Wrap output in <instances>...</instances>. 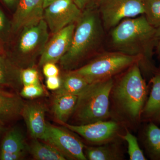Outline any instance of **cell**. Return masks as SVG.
Segmentation results:
<instances>
[{
  "instance_id": "12",
  "label": "cell",
  "mask_w": 160,
  "mask_h": 160,
  "mask_svg": "<svg viewBox=\"0 0 160 160\" xmlns=\"http://www.w3.org/2000/svg\"><path fill=\"white\" fill-rule=\"evenodd\" d=\"M44 0H19L11 22V33L35 25L43 19Z\"/></svg>"
},
{
  "instance_id": "2",
  "label": "cell",
  "mask_w": 160,
  "mask_h": 160,
  "mask_svg": "<svg viewBox=\"0 0 160 160\" xmlns=\"http://www.w3.org/2000/svg\"><path fill=\"white\" fill-rule=\"evenodd\" d=\"M106 32L98 7L82 11L76 23L70 48L60 60L62 69H78L102 52Z\"/></svg>"
},
{
  "instance_id": "8",
  "label": "cell",
  "mask_w": 160,
  "mask_h": 160,
  "mask_svg": "<svg viewBox=\"0 0 160 160\" xmlns=\"http://www.w3.org/2000/svg\"><path fill=\"white\" fill-rule=\"evenodd\" d=\"M82 13L73 0H57L45 8L43 19L53 34L76 23Z\"/></svg>"
},
{
  "instance_id": "24",
  "label": "cell",
  "mask_w": 160,
  "mask_h": 160,
  "mask_svg": "<svg viewBox=\"0 0 160 160\" xmlns=\"http://www.w3.org/2000/svg\"><path fill=\"white\" fill-rule=\"evenodd\" d=\"M126 132L124 135L120 137L125 140L128 144V153L130 160H146L142 150L140 148L137 138L132 134L128 130L126 129Z\"/></svg>"
},
{
  "instance_id": "7",
  "label": "cell",
  "mask_w": 160,
  "mask_h": 160,
  "mask_svg": "<svg viewBox=\"0 0 160 160\" xmlns=\"http://www.w3.org/2000/svg\"><path fill=\"white\" fill-rule=\"evenodd\" d=\"M98 9L106 32L123 20L144 13L143 0H100Z\"/></svg>"
},
{
  "instance_id": "17",
  "label": "cell",
  "mask_w": 160,
  "mask_h": 160,
  "mask_svg": "<svg viewBox=\"0 0 160 160\" xmlns=\"http://www.w3.org/2000/svg\"><path fill=\"white\" fill-rule=\"evenodd\" d=\"M78 95H56L52 104V111L60 123H66L74 111Z\"/></svg>"
},
{
  "instance_id": "6",
  "label": "cell",
  "mask_w": 160,
  "mask_h": 160,
  "mask_svg": "<svg viewBox=\"0 0 160 160\" xmlns=\"http://www.w3.org/2000/svg\"><path fill=\"white\" fill-rule=\"evenodd\" d=\"M137 63L139 65L140 60L137 58L111 50L102 51L72 71L90 84L112 78Z\"/></svg>"
},
{
  "instance_id": "20",
  "label": "cell",
  "mask_w": 160,
  "mask_h": 160,
  "mask_svg": "<svg viewBox=\"0 0 160 160\" xmlns=\"http://www.w3.org/2000/svg\"><path fill=\"white\" fill-rule=\"evenodd\" d=\"M114 141L97 147H89L86 149L87 158L90 160H119L123 155Z\"/></svg>"
},
{
  "instance_id": "35",
  "label": "cell",
  "mask_w": 160,
  "mask_h": 160,
  "mask_svg": "<svg viewBox=\"0 0 160 160\" xmlns=\"http://www.w3.org/2000/svg\"><path fill=\"white\" fill-rule=\"evenodd\" d=\"M157 50L158 53L160 57V41H158L156 46Z\"/></svg>"
},
{
  "instance_id": "31",
  "label": "cell",
  "mask_w": 160,
  "mask_h": 160,
  "mask_svg": "<svg viewBox=\"0 0 160 160\" xmlns=\"http://www.w3.org/2000/svg\"><path fill=\"white\" fill-rule=\"evenodd\" d=\"M8 29L11 30V26H8L6 16L3 12L0 9V34L4 32L6 29Z\"/></svg>"
},
{
  "instance_id": "5",
  "label": "cell",
  "mask_w": 160,
  "mask_h": 160,
  "mask_svg": "<svg viewBox=\"0 0 160 160\" xmlns=\"http://www.w3.org/2000/svg\"><path fill=\"white\" fill-rule=\"evenodd\" d=\"M12 61L21 69L32 67L40 58L49 39V30L45 20L18 32Z\"/></svg>"
},
{
  "instance_id": "13",
  "label": "cell",
  "mask_w": 160,
  "mask_h": 160,
  "mask_svg": "<svg viewBox=\"0 0 160 160\" xmlns=\"http://www.w3.org/2000/svg\"><path fill=\"white\" fill-rule=\"evenodd\" d=\"M46 107L41 103H29L24 105L22 116L26 122L30 135L34 139L43 140L46 134Z\"/></svg>"
},
{
  "instance_id": "4",
  "label": "cell",
  "mask_w": 160,
  "mask_h": 160,
  "mask_svg": "<svg viewBox=\"0 0 160 160\" xmlns=\"http://www.w3.org/2000/svg\"><path fill=\"white\" fill-rule=\"evenodd\" d=\"M114 81L112 78L90 83L78 95L72 115L74 125H86L110 118V94Z\"/></svg>"
},
{
  "instance_id": "34",
  "label": "cell",
  "mask_w": 160,
  "mask_h": 160,
  "mask_svg": "<svg viewBox=\"0 0 160 160\" xmlns=\"http://www.w3.org/2000/svg\"><path fill=\"white\" fill-rule=\"evenodd\" d=\"M156 37L158 41H160V27L156 29Z\"/></svg>"
},
{
  "instance_id": "30",
  "label": "cell",
  "mask_w": 160,
  "mask_h": 160,
  "mask_svg": "<svg viewBox=\"0 0 160 160\" xmlns=\"http://www.w3.org/2000/svg\"><path fill=\"white\" fill-rule=\"evenodd\" d=\"M24 155V152L15 153L1 152L0 159L2 160H17L20 159Z\"/></svg>"
},
{
  "instance_id": "33",
  "label": "cell",
  "mask_w": 160,
  "mask_h": 160,
  "mask_svg": "<svg viewBox=\"0 0 160 160\" xmlns=\"http://www.w3.org/2000/svg\"><path fill=\"white\" fill-rule=\"evenodd\" d=\"M56 1H57V0H44V8H46L47 6H49L52 3Z\"/></svg>"
},
{
  "instance_id": "37",
  "label": "cell",
  "mask_w": 160,
  "mask_h": 160,
  "mask_svg": "<svg viewBox=\"0 0 160 160\" xmlns=\"http://www.w3.org/2000/svg\"><path fill=\"white\" fill-rule=\"evenodd\" d=\"M2 49H1V47H0V55L2 54Z\"/></svg>"
},
{
  "instance_id": "26",
  "label": "cell",
  "mask_w": 160,
  "mask_h": 160,
  "mask_svg": "<svg viewBox=\"0 0 160 160\" xmlns=\"http://www.w3.org/2000/svg\"><path fill=\"white\" fill-rule=\"evenodd\" d=\"M44 89L41 84L24 86L21 92V96L26 98L39 97L44 93Z\"/></svg>"
},
{
  "instance_id": "32",
  "label": "cell",
  "mask_w": 160,
  "mask_h": 160,
  "mask_svg": "<svg viewBox=\"0 0 160 160\" xmlns=\"http://www.w3.org/2000/svg\"><path fill=\"white\" fill-rule=\"evenodd\" d=\"M2 1L10 9H15L19 0H2Z\"/></svg>"
},
{
  "instance_id": "10",
  "label": "cell",
  "mask_w": 160,
  "mask_h": 160,
  "mask_svg": "<svg viewBox=\"0 0 160 160\" xmlns=\"http://www.w3.org/2000/svg\"><path fill=\"white\" fill-rule=\"evenodd\" d=\"M43 141L56 148L66 158L87 159L82 143L69 131L47 123V129Z\"/></svg>"
},
{
  "instance_id": "3",
  "label": "cell",
  "mask_w": 160,
  "mask_h": 160,
  "mask_svg": "<svg viewBox=\"0 0 160 160\" xmlns=\"http://www.w3.org/2000/svg\"><path fill=\"white\" fill-rule=\"evenodd\" d=\"M147 92V85L137 63L126 69L117 82L114 81L110 98L120 116L136 123L142 118Z\"/></svg>"
},
{
  "instance_id": "27",
  "label": "cell",
  "mask_w": 160,
  "mask_h": 160,
  "mask_svg": "<svg viewBox=\"0 0 160 160\" xmlns=\"http://www.w3.org/2000/svg\"><path fill=\"white\" fill-rule=\"evenodd\" d=\"M43 72L46 78L51 77L58 76L59 69L56 63H46L42 66Z\"/></svg>"
},
{
  "instance_id": "36",
  "label": "cell",
  "mask_w": 160,
  "mask_h": 160,
  "mask_svg": "<svg viewBox=\"0 0 160 160\" xmlns=\"http://www.w3.org/2000/svg\"><path fill=\"white\" fill-rule=\"evenodd\" d=\"M4 130V128H3L2 126V123L0 122V132H2Z\"/></svg>"
},
{
  "instance_id": "28",
  "label": "cell",
  "mask_w": 160,
  "mask_h": 160,
  "mask_svg": "<svg viewBox=\"0 0 160 160\" xmlns=\"http://www.w3.org/2000/svg\"><path fill=\"white\" fill-rule=\"evenodd\" d=\"M77 6L82 11L98 7L100 0H73Z\"/></svg>"
},
{
  "instance_id": "9",
  "label": "cell",
  "mask_w": 160,
  "mask_h": 160,
  "mask_svg": "<svg viewBox=\"0 0 160 160\" xmlns=\"http://www.w3.org/2000/svg\"><path fill=\"white\" fill-rule=\"evenodd\" d=\"M66 129L78 133L89 142L102 145L120 137L119 123L114 120L102 121L84 125L61 123Z\"/></svg>"
},
{
  "instance_id": "21",
  "label": "cell",
  "mask_w": 160,
  "mask_h": 160,
  "mask_svg": "<svg viewBox=\"0 0 160 160\" xmlns=\"http://www.w3.org/2000/svg\"><path fill=\"white\" fill-rule=\"evenodd\" d=\"M34 139L29 147L33 158L38 160H65L66 158L58 149L50 144L42 143Z\"/></svg>"
},
{
  "instance_id": "29",
  "label": "cell",
  "mask_w": 160,
  "mask_h": 160,
  "mask_svg": "<svg viewBox=\"0 0 160 160\" xmlns=\"http://www.w3.org/2000/svg\"><path fill=\"white\" fill-rule=\"evenodd\" d=\"M46 84L47 88L51 90H57L62 85V78L58 76L46 78Z\"/></svg>"
},
{
  "instance_id": "16",
  "label": "cell",
  "mask_w": 160,
  "mask_h": 160,
  "mask_svg": "<svg viewBox=\"0 0 160 160\" xmlns=\"http://www.w3.org/2000/svg\"><path fill=\"white\" fill-rule=\"evenodd\" d=\"M143 145L147 155L152 160H160V128L149 122L143 132Z\"/></svg>"
},
{
  "instance_id": "38",
  "label": "cell",
  "mask_w": 160,
  "mask_h": 160,
  "mask_svg": "<svg viewBox=\"0 0 160 160\" xmlns=\"http://www.w3.org/2000/svg\"><path fill=\"white\" fill-rule=\"evenodd\" d=\"M159 122H160V118H159Z\"/></svg>"
},
{
  "instance_id": "23",
  "label": "cell",
  "mask_w": 160,
  "mask_h": 160,
  "mask_svg": "<svg viewBox=\"0 0 160 160\" xmlns=\"http://www.w3.org/2000/svg\"><path fill=\"white\" fill-rule=\"evenodd\" d=\"M144 16L152 27H160V0H143Z\"/></svg>"
},
{
  "instance_id": "22",
  "label": "cell",
  "mask_w": 160,
  "mask_h": 160,
  "mask_svg": "<svg viewBox=\"0 0 160 160\" xmlns=\"http://www.w3.org/2000/svg\"><path fill=\"white\" fill-rule=\"evenodd\" d=\"M25 141L22 134L17 129L9 131L3 139L1 152L15 153L25 151Z\"/></svg>"
},
{
  "instance_id": "18",
  "label": "cell",
  "mask_w": 160,
  "mask_h": 160,
  "mask_svg": "<svg viewBox=\"0 0 160 160\" xmlns=\"http://www.w3.org/2000/svg\"><path fill=\"white\" fill-rule=\"evenodd\" d=\"M62 78V85L56 90V95L72 94L78 95L89 84L82 77L72 70L66 71Z\"/></svg>"
},
{
  "instance_id": "25",
  "label": "cell",
  "mask_w": 160,
  "mask_h": 160,
  "mask_svg": "<svg viewBox=\"0 0 160 160\" xmlns=\"http://www.w3.org/2000/svg\"><path fill=\"white\" fill-rule=\"evenodd\" d=\"M21 79L24 86L40 84L38 72L33 67L22 69L21 71Z\"/></svg>"
},
{
  "instance_id": "15",
  "label": "cell",
  "mask_w": 160,
  "mask_h": 160,
  "mask_svg": "<svg viewBox=\"0 0 160 160\" xmlns=\"http://www.w3.org/2000/svg\"><path fill=\"white\" fill-rule=\"evenodd\" d=\"M152 89L142 112V117L149 122L159 121L160 116V71L150 80Z\"/></svg>"
},
{
  "instance_id": "11",
  "label": "cell",
  "mask_w": 160,
  "mask_h": 160,
  "mask_svg": "<svg viewBox=\"0 0 160 160\" xmlns=\"http://www.w3.org/2000/svg\"><path fill=\"white\" fill-rule=\"evenodd\" d=\"M75 26L76 23L71 24L52 34L40 57L39 66L42 67L46 63L59 62L70 48Z\"/></svg>"
},
{
  "instance_id": "14",
  "label": "cell",
  "mask_w": 160,
  "mask_h": 160,
  "mask_svg": "<svg viewBox=\"0 0 160 160\" xmlns=\"http://www.w3.org/2000/svg\"><path fill=\"white\" fill-rule=\"evenodd\" d=\"M25 103L18 95L0 88V122H9L22 116Z\"/></svg>"
},
{
  "instance_id": "1",
  "label": "cell",
  "mask_w": 160,
  "mask_h": 160,
  "mask_svg": "<svg viewBox=\"0 0 160 160\" xmlns=\"http://www.w3.org/2000/svg\"><path fill=\"white\" fill-rule=\"evenodd\" d=\"M156 32L144 15L123 20L108 32L111 51L137 58L141 69L154 72L152 56L158 42Z\"/></svg>"
},
{
  "instance_id": "19",
  "label": "cell",
  "mask_w": 160,
  "mask_h": 160,
  "mask_svg": "<svg viewBox=\"0 0 160 160\" xmlns=\"http://www.w3.org/2000/svg\"><path fill=\"white\" fill-rule=\"evenodd\" d=\"M21 70L11 60L0 55V86H14L22 83Z\"/></svg>"
}]
</instances>
